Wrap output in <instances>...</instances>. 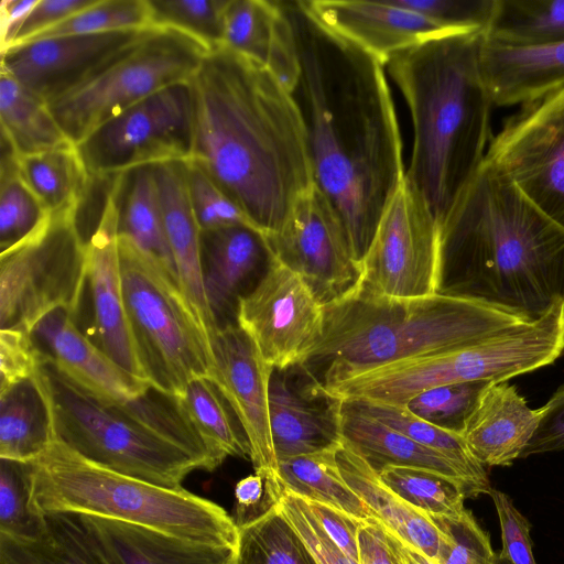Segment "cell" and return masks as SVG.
Wrapping results in <instances>:
<instances>
[{"label": "cell", "mask_w": 564, "mask_h": 564, "mask_svg": "<svg viewBox=\"0 0 564 564\" xmlns=\"http://www.w3.org/2000/svg\"><path fill=\"white\" fill-rule=\"evenodd\" d=\"M293 31L299 108L314 184L336 209L360 262L402 183V141L384 66L318 22L303 1H279Z\"/></svg>", "instance_id": "6da1fadb"}, {"label": "cell", "mask_w": 564, "mask_h": 564, "mask_svg": "<svg viewBox=\"0 0 564 564\" xmlns=\"http://www.w3.org/2000/svg\"><path fill=\"white\" fill-rule=\"evenodd\" d=\"M189 162L265 235L313 184L304 126L291 93L263 65L225 46L208 51L188 82Z\"/></svg>", "instance_id": "7a4b0ae2"}, {"label": "cell", "mask_w": 564, "mask_h": 564, "mask_svg": "<svg viewBox=\"0 0 564 564\" xmlns=\"http://www.w3.org/2000/svg\"><path fill=\"white\" fill-rule=\"evenodd\" d=\"M438 293L528 322L564 301V228L486 160L440 224Z\"/></svg>", "instance_id": "3957f363"}, {"label": "cell", "mask_w": 564, "mask_h": 564, "mask_svg": "<svg viewBox=\"0 0 564 564\" xmlns=\"http://www.w3.org/2000/svg\"><path fill=\"white\" fill-rule=\"evenodd\" d=\"M484 31L424 41L384 67L403 95L413 126L405 180L438 225L485 161L494 106L480 65Z\"/></svg>", "instance_id": "277c9868"}, {"label": "cell", "mask_w": 564, "mask_h": 564, "mask_svg": "<svg viewBox=\"0 0 564 564\" xmlns=\"http://www.w3.org/2000/svg\"><path fill=\"white\" fill-rule=\"evenodd\" d=\"M525 322L463 297L372 296L356 288L324 305L322 337L301 365L326 388L383 365L458 349Z\"/></svg>", "instance_id": "5b68a950"}, {"label": "cell", "mask_w": 564, "mask_h": 564, "mask_svg": "<svg viewBox=\"0 0 564 564\" xmlns=\"http://www.w3.org/2000/svg\"><path fill=\"white\" fill-rule=\"evenodd\" d=\"M51 436L110 470L158 486L181 488L199 462L183 446V427L166 401L144 395L117 404L100 400L44 355L34 377Z\"/></svg>", "instance_id": "8992f818"}, {"label": "cell", "mask_w": 564, "mask_h": 564, "mask_svg": "<svg viewBox=\"0 0 564 564\" xmlns=\"http://www.w3.org/2000/svg\"><path fill=\"white\" fill-rule=\"evenodd\" d=\"M32 463V506L42 514L115 520L212 545L237 547L238 528L219 505L101 467L51 440Z\"/></svg>", "instance_id": "52a82bcc"}, {"label": "cell", "mask_w": 564, "mask_h": 564, "mask_svg": "<svg viewBox=\"0 0 564 564\" xmlns=\"http://www.w3.org/2000/svg\"><path fill=\"white\" fill-rule=\"evenodd\" d=\"M564 351V301L540 318L478 343L362 371L324 388L333 398L406 405L424 391L462 382H501L553 364Z\"/></svg>", "instance_id": "ba28073f"}, {"label": "cell", "mask_w": 564, "mask_h": 564, "mask_svg": "<svg viewBox=\"0 0 564 564\" xmlns=\"http://www.w3.org/2000/svg\"><path fill=\"white\" fill-rule=\"evenodd\" d=\"M123 296L152 388L177 398L196 378H213L210 344L171 275L119 235Z\"/></svg>", "instance_id": "9c48e42d"}, {"label": "cell", "mask_w": 564, "mask_h": 564, "mask_svg": "<svg viewBox=\"0 0 564 564\" xmlns=\"http://www.w3.org/2000/svg\"><path fill=\"white\" fill-rule=\"evenodd\" d=\"M208 51L181 31L151 26L91 77L47 105L77 145L147 97L188 83Z\"/></svg>", "instance_id": "30bf717a"}, {"label": "cell", "mask_w": 564, "mask_h": 564, "mask_svg": "<svg viewBox=\"0 0 564 564\" xmlns=\"http://www.w3.org/2000/svg\"><path fill=\"white\" fill-rule=\"evenodd\" d=\"M87 241L77 214L51 216L0 256V328L31 333L48 313L74 318L87 283Z\"/></svg>", "instance_id": "8fae6325"}, {"label": "cell", "mask_w": 564, "mask_h": 564, "mask_svg": "<svg viewBox=\"0 0 564 564\" xmlns=\"http://www.w3.org/2000/svg\"><path fill=\"white\" fill-rule=\"evenodd\" d=\"M193 97L188 83L166 87L109 120L77 149L97 178L140 167L189 161Z\"/></svg>", "instance_id": "7c38bea8"}, {"label": "cell", "mask_w": 564, "mask_h": 564, "mask_svg": "<svg viewBox=\"0 0 564 564\" xmlns=\"http://www.w3.org/2000/svg\"><path fill=\"white\" fill-rule=\"evenodd\" d=\"M360 269L357 289L372 296L438 293L440 225L405 177L379 219Z\"/></svg>", "instance_id": "4fadbf2b"}, {"label": "cell", "mask_w": 564, "mask_h": 564, "mask_svg": "<svg viewBox=\"0 0 564 564\" xmlns=\"http://www.w3.org/2000/svg\"><path fill=\"white\" fill-rule=\"evenodd\" d=\"M485 160L564 228V88L506 119Z\"/></svg>", "instance_id": "5bb4252c"}, {"label": "cell", "mask_w": 564, "mask_h": 564, "mask_svg": "<svg viewBox=\"0 0 564 564\" xmlns=\"http://www.w3.org/2000/svg\"><path fill=\"white\" fill-rule=\"evenodd\" d=\"M267 239L273 256L297 273L322 304L359 285L361 269L346 229L315 184L297 197L281 227Z\"/></svg>", "instance_id": "9a60e30c"}, {"label": "cell", "mask_w": 564, "mask_h": 564, "mask_svg": "<svg viewBox=\"0 0 564 564\" xmlns=\"http://www.w3.org/2000/svg\"><path fill=\"white\" fill-rule=\"evenodd\" d=\"M236 321L267 365L286 369L303 364L319 341L324 304L297 273L272 256L265 273L239 300Z\"/></svg>", "instance_id": "2e32d148"}, {"label": "cell", "mask_w": 564, "mask_h": 564, "mask_svg": "<svg viewBox=\"0 0 564 564\" xmlns=\"http://www.w3.org/2000/svg\"><path fill=\"white\" fill-rule=\"evenodd\" d=\"M124 182L126 173L113 177L97 226L87 241V283L93 306V330L96 344L111 359L133 376L148 380L123 296L119 217Z\"/></svg>", "instance_id": "e0dca14e"}, {"label": "cell", "mask_w": 564, "mask_h": 564, "mask_svg": "<svg viewBox=\"0 0 564 564\" xmlns=\"http://www.w3.org/2000/svg\"><path fill=\"white\" fill-rule=\"evenodd\" d=\"M212 350V380L246 434L254 473L278 482V460L269 410V384L273 369L267 365L252 339L238 324L219 327Z\"/></svg>", "instance_id": "ac0fdd59"}, {"label": "cell", "mask_w": 564, "mask_h": 564, "mask_svg": "<svg viewBox=\"0 0 564 564\" xmlns=\"http://www.w3.org/2000/svg\"><path fill=\"white\" fill-rule=\"evenodd\" d=\"M147 30L66 35L11 46L1 52V70L50 104L91 77Z\"/></svg>", "instance_id": "d6986e66"}, {"label": "cell", "mask_w": 564, "mask_h": 564, "mask_svg": "<svg viewBox=\"0 0 564 564\" xmlns=\"http://www.w3.org/2000/svg\"><path fill=\"white\" fill-rule=\"evenodd\" d=\"M269 410L278 463L336 449L341 444L339 400L330 397L302 365L272 370Z\"/></svg>", "instance_id": "ffe728a7"}, {"label": "cell", "mask_w": 564, "mask_h": 564, "mask_svg": "<svg viewBox=\"0 0 564 564\" xmlns=\"http://www.w3.org/2000/svg\"><path fill=\"white\" fill-rule=\"evenodd\" d=\"M324 26L350 41L383 66L398 53L430 39L454 32L394 0L303 1Z\"/></svg>", "instance_id": "44dd1931"}, {"label": "cell", "mask_w": 564, "mask_h": 564, "mask_svg": "<svg viewBox=\"0 0 564 564\" xmlns=\"http://www.w3.org/2000/svg\"><path fill=\"white\" fill-rule=\"evenodd\" d=\"M30 334L59 371L102 401L124 404L152 388L148 380L124 370L85 336L64 310L45 315Z\"/></svg>", "instance_id": "7402d4cb"}, {"label": "cell", "mask_w": 564, "mask_h": 564, "mask_svg": "<svg viewBox=\"0 0 564 564\" xmlns=\"http://www.w3.org/2000/svg\"><path fill=\"white\" fill-rule=\"evenodd\" d=\"M200 256L206 297L218 328L237 324L239 300L272 260L267 235L249 224L200 230Z\"/></svg>", "instance_id": "603a6c76"}, {"label": "cell", "mask_w": 564, "mask_h": 564, "mask_svg": "<svg viewBox=\"0 0 564 564\" xmlns=\"http://www.w3.org/2000/svg\"><path fill=\"white\" fill-rule=\"evenodd\" d=\"M154 171L180 290L212 347L218 326L206 297L200 228L188 195L185 163L155 165Z\"/></svg>", "instance_id": "cb8c5ba5"}, {"label": "cell", "mask_w": 564, "mask_h": 564, "mask_svg": "<svg viewBox=\"0 0 564 564\" xmlns=\"http://www.w3.org/2000/svg\"><path fill=\"white\" fill-rule=\"evenodd\" d=\"M480 65L494 106H524L564 88V42L512 45L482 33Z\"/></svg>", "instance_id": "d4e9b609"}, {"label": "cell", "mask_w": 564, "mask_h": 564, "mask_svg": "<svg viewBox=\"0 0 564 564\" xmlns=\"http://www.w3.org/2000/svg\"><path fill=\"white\" fill-rule=\"evenodd\" d=\"M108 564H235L237 547L212 545L145 527L76 514Z\"/></svg>", "instance_id": "484cf974"}, {"label": "cell", "mask_w": 564, "mask_h": 564, "mask_svg": "<svg viewBox=\"0 0 564 564\" xmlns=\"http://www.w3.org/2000/svg\"><path fill=\"white\" fill-rule=\"evenodd\" d=\"M541 415L514 386L492 382L482 392L462 434L484 467L510 466L533 436Z\"/></svg>", "instance_id": "4316f807"}, {"label": "cell", "mask_w": 564, "mask_h": 564, "mask_svg": "<svg viewBox=\"0 0 564 564\" xmlns=\"http://www.w3.org/2000/svg\"><path fill=\"white\" fill-rule=\"evenodd\" d=\"M338 400L341 440L375 471L387 466L424 468L460 482L468 497L479 496L466 474L448 457L367 415L349 401Z\"/></svg>", "instance_id": "83f0119b"}, {"label": "cell", "mask_w": 564, "mask_h": 564, "mask_svg": "<svg viewBox=\"0 0 564 564\" xmlns=\"http://www.w3.org/2000/svg\"><path fill=\"white\" fill-rule=\"evenodd\" d=\"M340 475L383 525L436 564L441 533L433 519L416 510L379 479L367 462L343 440L336 451Z\"/></svg>", "instance_id": "f1b7e54d"}, {"label": "cell", "mask_w": 564, "mask_h": 564, "mask_svg": "<svg viewBox=\"0 0 564 564\" xmlns=\"http://www.w3.org/2000/svg\"><path fill=\"white\" fill-rule=\"evenodd\" d=\"M17 174L52 216L77 214L93 176L72 142L15 156Z\"/></svg>", "instance_id": "f546056e"}, {"label": "cell", "mask_w": 564, "mask_h": 564, "mask_svg": "<svg viewBox=\"0 0 564 564\" xmlns=\"http://www.w3.org/2000/svg\"><path fill=\"white\" fill-rule=\"evenodd\" d=\"M176 405L194 430L215 467L228 456L249 457L250 446L230 405L209 378H196L182 395L174 398Z\"/></svg>", "instance_id": "4dcf8cb0"}, {"label": "cell", "mask_w": 564, "mask_h": 564, "mask_svg": "<svg viewBox=\"0 0 564 564\" xmlns=\"http://www.w3.org/2000/svg\"><path fill=\"white\" fill-rule=\"evenodd\" d=\"M128 175L124 200L120 203L119 235L131 241L178 284L165 232L154 166L131 171L130 180Z\"/></svg>", "instance_id": "1f68e13d"}, {"label": "cell", "mask_w": 564, "mask_h": 564, "mask_svg": "<svg viewBox=\"0 0 564 564\" xmlns=\"http://www.w3.org/2000/svg\"><path fill=\"white\" fill-rule=\"evenodd\" d=\"M0 121L2 140L15 156L70 142L48 105L3 70L0 72Z\"/></svg>", "instance_id": "d6a6232c"}, {"label": "cell", "mask_w": 564, "mask_h": 564, "mask_svg": "<svg viewBox=\"0 0 564 564\" xmlns=\"http://www.w3.org/2000/svg\"><path fill=\"white\" fill-rule=\"evenodd\" d=\"M336 451L328 449L279 462L278 482L281 490L308 501L329 505L360 520L376 518L343 479Z\"/></svg>", "instance_id": "836d02e7"}, {"label": "cell", "mask_w": 564, "mask_h": 564, "mask_svg": "<svg viewBox=\"0 0 564 564\" xmlns=\"http://www.w3.org/2000/svg\"><path fill=\"white\" fill-rule=\"evenodd\" d=\"M51 440L46 405L33 379L0 394V458L32 462Z\"/></svg>", "instance_id": "e575fe53"}, {"label": "cell", "mask_w": 564, "mask_h": 564, "mask_svg": "<svg viewBox=\"0 0 564 564\" xmlns=\"http://www.w3.org/2000/svg\"><path fill=\"white\" fill-rule=\"evenodd\" d=\"M46 531L35 541L0 535V564H108L76 514H45Z\"/></svg>", "instance_id": "d590c367"}, {"label": "cell", "mask_w": 564, "mask_h": 564, "mask_svg": "<svg viewBox=\"0 0 564 564\" xmlns=\"http://www.w3.org/2000/svg\"><path fill=\"white\" fill-rule=\"evenodd\" d=\"M356 409L402 433L414 442L453 460L466 474L478 495H489L492 487L486 468L469 452L464 438L414 415L404 405L365 400H347Z\"/></svg>", "instance_id": "8d00e7d4"}, {"label": "cell", "mask_w": 564, "mask_h": 564, "mask_svg": "<svg viewBox=\"0 0 564 564\" xmlns=\"http://www.w3.org/2000/svg\"><path fill=\"white\" fill-rule=\"evenodd\" d=\"M484 33L512 45L564 42V0H496Z\"/></svg>", "instance_id": "74e56055"}, {"label": "cell", "mask_w": 564, "mask_h": 564, "mask_svg": "<svg viewBox=\"0 0 564 564\" xmlns=\"http://www.w3.org/2000/svg\"><path fill=\"white\" fill-rule=\"evenodd\" d=\"M378 476L388 489L431 518H457L466 510L465 487L441 474L417 467L387 466Z\"/></svg>", "instance_id": "f35d334b"}, {"label": "cell", "mask_w": 564, "mask_h": 564, "mask_svg": "<svg viewBox=\"0 0 564 564\" xmlns=\"http://www.w3.org/2000/svg\"><path fill=\"white\" fill-rule=\"evenodd\" d=\"M281 19L278 1L228 0L220 46L267 67Z\"/></svg>", "instance_id": "ab89813d"}, {"label": "cell", "mask_w": 564, "mask_h": 564, "mask_svg": "<svg viewBox=\"0 0 564 564\" xmlns=\"http://www.w3.org/2000/svg\"><path fill=\"white\" fill-rule=\"evenodd\" d=\"M235 564H318L278 506L238 528Z\"/></svg>", "instance_id": "60d3db41"}, {"label": "cell", "mask_w": 564, "mask_h": 564, "mask_svg": "<svg viewBox=\"0 0 564 564\" xmlns=\"http://www.w3.org/2000/svg\"><path fill=\"white\" fill-rule=\"evenodd\" d=\"M31 462L0 458V535L35 541L46 531V518L32 506Z\"/></svg>", "instance_id": "b9f144b4"}, {"label": "cell", "mask_w": 564, "mask_h": 564, "mask_svg": "<svg viewBox=\"0 0 564 564\" xmlns=\"http://www.w3.org/2000/svg\"><path fill=\"white\" fill-rule=\"evenodd\" d=\"M51 216L18 176L15 154L2 141L0 172L1 251L26 239Z\"/></svg>", "instance_id": "7bdbcfd3"}, {"label": "cell", "mask_w": 564, "mask_h": 564, "mask_svg": "<svg viewBox=\"0 0 564 564\" xmlns=\"http://www.w3.org/2000/svg\"><path fill=\"white\" fill-rule=\"evenodd\" d=\"M151 26L148 0H96L90 7L34 35L25 43L66 35L145 30Z\"/></svg>", "instance_id": "ee69618b"}, {"label": "cell", "mask_w": 564, "mask_h": 564, "mask_svg": "<svg viewBox=\"0 0 564 564\" xmlns=\"http://www.w3.org/2000/svg\"><path fill=\"white\" fill-rule=\"evenodd\" d=\"M153 26L181 31L207 50L221 45L228 0H148Z\"/></svg>", "instance_id": "f6af8a7d"}, {"label": "cell", "mask_w": 564, "mask_h": 564, "mask_svg": "<svg viewBox=\"0 0 564 564\" xmlns=\"http://www.w3.org/2000/svg\"><path fill=\"white\" fill-rule=\"evenodd\" d=\"M492 381H470L437 387L414 397L406 406L414 415L462 436L482 392Z\"/></svg>", "instance_id": "bcb514c9"}, {"label": "cell", "mask_w": 564, "mask_h": 564, "mask_svg": "<svg viewBox=\"0 0 564 564\" xmlns=\"http://www.w3.org/2000/svg\"><path fill=\"white\" fill-rule=\"evenodd\" d=\"M440 530L436 564H498L488 533L469 510L457 518H432Z\"/></svg>", "instance_id": "7dc6e473"}, {"label": "cell", "mask_w": 564, "mask_h": 564, "mask_svg": "<svg viewBox=\"0 0 564 564\" xmlns=\"http://www.w3.org/2000/svg\"><path fill=\"white\" fill-rule=\"evenodd\" d=\"M185 172L192 208L200 230L239 224L252 225L199 166L188 161L185 163Z\"/></svg>", "instance_id": "c3c4849f"}, {"label": "cell", "mask_w": 564, "mask_h": 564, "mask_svg": "<svg viewBox=\"0 0 564 564\" xmlns=\"http://www.w3.org/2000/svg\"><path fill=\"white\" fill-rule=\"evenodd\" d=\"M276 506L318 564H357L325 532L305 499L282 490Z\"/></svg>", "instance_id": "681fc988"}, {"label": "cell", "mask_w": 564, "mask_h": 564, "mask_svg": "<svg viewBox=\"0 0 564 564\" xmlns=\"http://www.w3.org/2000/svg\"><path fill=\"white\" fill-rule=\"evenodd\" d=\"M496 0H394L403 8L423 14L457 31H486Z\"/></svg>", "instance_id": "f907efd6"}, {"label": "cell", "mask_w": 564, "mask_h": 564, "mask_svg": "<svg viewBox=\"0 0 564 564\" xmlns=\"http://www.w3.org/2000/svg\"><path fill=\"white\" fill-rule=\"evenodd\" d=\"M43 358L30 333L0 328V394L31 380Z\"/></svg>", "instance_id": "816d5d0a"}, {"label": "cell", "mask_w": 564, "mask_h": 564, "mask_svg": "<svg viewBox=\"0 0 564 564\" xmlns=\"http://www.w3.org/2000/svg\"><path fill=\"white\" fill-rule=\"evenodd\" d=\"M491 497L500 525L501 552L498 557L507 564H536L532 553L530 523L511 498L498 489Z\"/></svg>", "instance_id": "f5cc1de1"}, {"label": "cell", "mask_w": 564, "mask_h": 564, "mask_svg": "<svg viewBox=\"0 0 564 564\" xmlns=\"http://www.w3.org/2000/svg\"><path fill=\"white\" fill-rule=\"evenodd\" d=\"M279 484L254 473L235 487L236 509L232 518L237 528L248 524L276 506L281 496Z\"/></svg>", "instance_id": "db71d44e"}, {"label": "cell", "mask_w": 564, "mask_h": 564, "mask_svg": "<svg viewBox=\"0 0 564 564\" xmlns=\"http://www.w3.org/2000/svg\"><path fill=\"white\" fill-rule=\"evenodd\" d=\"M540 410L538 426L521 458L564 449V384Z\"/></svg>", "instance_id": "11a10c76"}, {"label": "cell", "mask_w": 564, "mask_h": 564, "mask_svg": "<svg viewBox=\"0 0 564 564\" xmlns=\"http://www.w3.org/2000/svg\"><path fill=\"white\" fill-rule=\"evenodd\" d=\"M95 1L96 0H37L7 48L25 43L34 35L90 7Z\"/></svg>", "instance_id": "9f6ffc18"}, {"label": "cell", "mask_w": 564, "mask_h": 564, "mask_svg": "<svg viewBox=\"0 0 564 564\" xmlns=\"http://www.w3.org/2000/svg\"><path fill=\"white\" fill-rule=\"evenodd\" d=\"M306 502L325 532L358 564V531L361 520L326 503L308 500Z\"/></svg>", "instance_id": "6f0895ef"}, {"label": "cell", "mask_w": 564, "mask_h": 564, "mask_svg": "<svg viewBox=\"0 0 564 564\" xmlns=\"http://www.w3.org/2000/svg\"><path fill=\"white\" fill-rule=\"evenodd\" d=\"M358 564H398L388 531L376 518L361 520L358 531Z\"/></svg>", "instance_id": "680465c9"}, {"label": "cell", "mask_w": 564, "mask_h": 564, "mask_svg": "<svg viewBox=\"0 0 564 564\" xmlns=\"http://www.w3.org/2000/svg\"><path fill=\"white\" fill-rule=\"evenodd\" d=\"M37 0H2L0 3L1 52L12 42L18 29Z\"/></svg>", "instance_id": "91938a15"}, {"label": "cell", "mask_w": 564, "mask_h": 564, "mask_svg": "<svg viewBox=\"0 0 564 564\" xmlns=\"http://www.w3.org/2000/svg\"><path fill=\"white\" fill-rule=\"evenodd\" d=\"M387 531L398 564H434L421 551L408 544L388 529Z\"/></svg>", "instance_id": "94428289"}, {"label": "cell", "mask_w": 564, "mask_h": 564, "mask_svg": "<svg viewBox=\"0 0 564 564\" xmlns=\"http://www.w3.org/2000/svg\"><path fill=\"white\" fill-rule=\"evenodd\" d=\"M498 564H507V563L499 558V563Z\"/></svg>", "instance_id": "6125c7cd"}]
</instances>
